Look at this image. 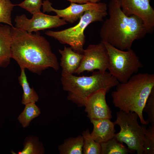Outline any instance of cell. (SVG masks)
I'll use <instances>...</instances> for the list:
<instances>
[{"mask_svg":"<svg viewBox=\"0 0 154 154\" xmlns=\"http://www.w3.org/2000/svg\"><path fill=\"white\" fill-rule=\"evenodd\" d=\"M12 33L11 57L21 68H26L38 74L49 68L59 70L56 56L49 42L38 31L33 34L13 26Z\"/></svg>","mask_w":154,"mask_h":154,"instance_id":"obj_1","label":"cell"},{"mask_svg":"<svg viewBox=\"0 0 154 154\" xmlns=\"http://www.w3.org/2000/svg\"><path fill=\"white\" fill-rule=\"evenodd\" d=\"M108 13L109 17L100 30L101 41L127 50L131 49L135 40L144 38L147 34L142 20L135 15H125L117 1H109Z\"/></svg>","mask_w":154,"mask_h":154,"instance_id":"obj_2","label":"cell"},{"mask_svg":"<svg viewBox=\"0 0 154 154\" xmlns=\"http://www.w3.org/2000/svg\"><path fill=\"white\" fill-rule=\"evenodd\" d=\"M111 94L115 107L127 112L138 115L141 123L148 125L143 115L147 100L154 88V74L148 73L136 74L124 83L119 82Z\"/></svg>","mask_w":154,"mask_h":154,"instance_id":"obj_3","label":"cell"},{"mask_svg":"<svg viewBox=\"0 0 154 154\" xmlns=\"http://www.w3.org/2000/svg\"><path fill=\"white\" fill-rule=\"evenodd\" d=\"M63 90L68 92V99L79 106H84L86 98L102 88L107 92L119 82L109 72L99 71L89 76H77L61 72L60 78Z\"/></svg>","mask_w":154,"mask_h":154,"instance_id":"obj_4","label":"cell"},{"mask_svg":"<svg viewBox=\"0 0 154 154\" xmlns=\"http://www.w3.org/2000/svg\"><path fill=\"white\" fill-rule=\"evenodd\" d=\"M106 4L100 2L96 7L85 11L74 26L58 31L49 30L45 33L60 43L70 45L75 51L83 54L85 37L84 31L90 23L102 21L108 15Z\"/></svg>","mask_w":154,"mask_h":154,"instance_id":"obj_5","label":"cell"},{"mask_svg":"<svg viewBox=\"0 0 154 154\" xmlns=\"http://www.w3.org/2000/svg\"><path fill=\"white\" fill-rule=\"evenodd\" d=\"M102 42L108 56V70L119 82H127L143 67L139 57L133 50H122L108 43Z\"/></svg>","mask_w":154,"mask_h":154,"instance_id":"obj_6","label":"cell"},{"mask_svg":"<svg viewBox=\"0 0 154 154\" xmlns=\"http://www.w3.org/2000/svg\"><path fill=\"white\" fill-rule=\"evenodd\" d=\"M116 117L114 123L120 126V130L115 134V138L119 141L125 143L132 153L136 151L137 154H143L144 125L139 124L137 114L133 112L120 110L117 113Z\"/></svg>","mask_w":154,"mask_h":154,"instance_id":"obj_7","label":"cell"},{"mask_svg":"<svg viewBox=\"0 0 154 154\" xmlns=\"http://www.w3.org/2000/svg\"><path fill=\"white\" fill-rule=\"evenodd\" d=\"M83 55L80 64L75 73L78 75L84 71L93 72L96 70L104 72L108 70V56L101 41L97 44L89 45L84 49Z\"/></svg>","mask_w":154,"mask_h":154,"instance_id":"obj_8","label":"cell"},{"mask_svg":"<svg viewBox=\"0 0 154 154\" xmlns=\"http://www.w3.org/2000/svg\"><path fill=\"white\" fill-rule=\"evenodd\" d=\"M16 28L29 33L46 29L59 27L67 23L57 15H51L40 12L27 18L25 14L17 16L15 19Z\"/></svg>","mask_w":154,"mask_h":154,"instance_id":"obj_9","label":"cell"},{"mask_svg":"<svg viewBox=\"0 0 154 154\" xmlns=\"http://www.w3.org/2000/svg\"><path fill=\"white\" fill-rule=\"evenodd\" d=\"M119 4L126 15H134L143 21L147 34L153 33L154 29V10L150 0H113Z\"/></svg>","mask_w":154,"mask_h":154,"instance_id":"obj_10","label":"cell"},{"mask_svg":"<svg viewBox=\"0 0 154 154\" xmlns=\"http://www.w3.org/2000/svg\"><path fill=\"white\" fill-rule=\"evenodd\" d=\"M107 92L106 89H100L91 94L85 100L84 106L90 119H111L112 118V112L106 100Z\"/></svg>","mask_w":154,"mask_h":154,"instance_id":"obj_11","label":"cell"},{"mask_svg":"<svg viewBox=\"0 0 154 154\" xmlns=\"http://www.w3.org/2000/svg\"><path fill=\"white\" fill-rule=\"evenodd\" d=\"M99 3H93L89 2L82 4L71 3L67 7L58 9L54 8L52 3L48 0H45L42 2V6L43 13L54 12L66 22L73 23L80 19L85 11L96 7Z\"/></svg>","mask_w":154,"mask_h":154,"instance_id":"obj_12","label":"cell"},{"mask_svg":"<svg viewBox=\"0 0 154 154\" xmlns=\"http://www.w3.org/2000/svg\"><path fill=\"white\" fill-rule=\"evenodd\" d=\"M93 129L90 133L94 140L100 144L114 137L115 135L114 122L109 119H91Z\"/></svg>","mask_w":154,"mask_h":154,"instance_id":"obj_13","label":"cell"},{"mask_svg":"<svg viewBox=\"0 0 154 154\" xmlns=\"http://www.w3.org/2000/svg\"><path fill=\"white\" fill-rule=\"evenodd\" d=\"M59 52L61 56L60 66L62 72L70 74L75 73L82 60L83 54L75 51L71 47L65 46L63 50L59 49Z\"/></svg>","mask_w":154,"mask_h":154,"instance_id":"obj_14","label":"cell"},{"mask_svg":"<svg viewBox=\"0 0 154 154\" xmlns=\"http://www.w3.org/2000/svg\"><path fill=\"white\" fill-rule=\"evenodd\" d=\"M12 27L0 23V68L7 66L11 58Z\"/></svg>","mask_w":154,"mask_h":154,"instance_id":"obj_15","label":"cell"},{"mask_svg":"<svg viewBox=\"0 0 154 154\" xmlns=\"http://www.w3.org/2000/svg\"><path fill=\"white\" fill-rule=\"evenodd\" d=\"M21 73L18 78L20 84L22 87L23 92L22 104L26 105L30 103H35L39 99L38 95L33 87L30 88L25 72V68H21Z\"/></svg>","mask_w":154,"mask_h":154,"instance_id":"obj_16","label":"cell"},{"mask_svg":"<svg viewBox=\"0 0 154 154\" xmlns=\"http://www.w3.org/2000/svg\"><path fill=\"white\" fill-rule=\"evenodd\" d=\"M83 138L82 135L66 139L58 147L61 154H82Z\"/></svg>","mask_w":154,"mask_h":154,"instance_id":"obj_17","label":"cell"},{"mask_svg":"<svg viewBox=\"0 0 154 154\" xmlns=\"http://www.w3.org/2000/svg\"><path fill=\"white\" fill-rule=\"evenodd\" d=\"M100 144L101 154H127L132 153L115 137Z\"/></svg>","mask_w":154,"mask_h":154,"instance_id":"obj_18","label":"cell"},{"mask_svg":"<svg viewBox=\"0 0 154 154\" xmlns=\"http://www.w3.org/2000/svg\"><path fill=\"white\" fill-rule=\"evenodd\" d=\"M25 105L23 111L17 118L24 128L29 125L31 121L40 113L39 109L35 103H28Z\"/></svg>","mask_w":154,"mask_h":154,"instance_id":"obj_19","label":"cell"},{"mask_svg":"<svg viewBox=\"0 0 154 154\" xmlns=\"http://www.w3.org/2000/svg\"><path fill=\"white\" fill-rule=\"evenodd\" d=\"M82 136L83 138V153L84 154H100V144L95 141L93 139L88 129L83 131Z\"/></svg>","mask_w":154,"mask_h":154,"instance_id":"obj_20","label":"cell"},{"mask_svg":"<svg viewBox=\"0 0 154 154\" xmlns=\"http://www.w3.org/2000/svg\"><path fill=\"white\" fill-rule=\"evenodd\" d=\"M44 149L42 144L38 139L31 137L27 138L24 143V148L19 151L18 154H43Z\"/></svg>","mask_w":154,"mask_h":154,"instance_id":"obj_21","label":"cell"},{"mask_svg":"<svg viewBox=\"0 0 154 154\" xmlns=\"http://www.w3.org/2000/svg\"><path fill=\"white\" fill-rule=\"evenodd\" d=\"M15 6L10 0H0V23H3L13 26L11 14Z\"/></svg>","mask_w":154,"mask_h":154,"instance_id":"obj_22","label":"cell"},{"mask_svg":"<svg viewBox=\"0 0 154 154\" xmlns=\"http://www.w3.org/2000/svg\"><path fill=\"white\" fill-rule=\"evenodd\" d=\"M144 130L143 154H154V125L151 124L147 129L144 125Z\"/></svg>","mask_w":154,"mask_h":154,"instance_id":"obj_23","label":"cell"},{"mask_svg":"<svg viewBox=\"0 0 154 154\" xmlns=\"http://www.w3.org/2000/svg\"><path fill=\"white\" fill-rule=\"evenodd\" d=\"M42 3V0H25L15 5L25 9L33 15L41 12Z\"/></svg>","mask_w":154,"mask_h":154,"instance_id":"obj_24","label":"cell"},{"mask_svg":"<svg viewBox=\"0 0 154 154\" xmlns=\"http://www.w3.org/2000/svg\"><path fill=\"white\" fill-rule=\"evenodd\" d=\"M147 113L148 118L147 120L151 124L154 125V88L152 90L143 110Z\"/></svg>","mask_w":154,"mask_h":154,"instance_id":"obj_25","label":"cell"},{"mask_svg":"<svg viewBox=\"0 0 154 154\" xmlns=\"http://www.w3.org/2000/svg\"><path fill=\"white\" fill-rule=\"evenodd\" d=\"M71 3H74L78 4H84L89 3L88 0H66Z\"/></svg>","mask_w":154,"mask_h":154,"instance_id":"obj_26","label":"cell"},{"mask_svg":"<svg viewBox=\"0 0 154 154\" xmlns=\"http://www.w3.org/2000/svg\"><path fill=\"white\" fill-rule=\"evenodd\" d=\"M89 2L93 3H98L100 2L102 0H88Z\"/></svg>","mask_w":154,"mask_h":154,"instance_id":"obj_27","label":"cell"}]
</instances>
